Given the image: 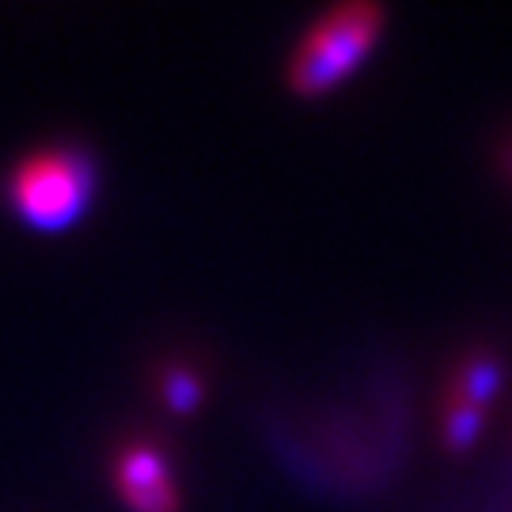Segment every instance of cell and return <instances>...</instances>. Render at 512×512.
<instances>
[{
	"label": "cell",
	"mask_w": 512,
	"mask_h": 512,
	"mask_svg": "<svg viewBox=\"0 0 512 512\" xmlns=\"http://www.w3.org/2000/svg\"><path fill=\"white\" fill-rule=\"evenodd\" d=\"M99 186L95 156L76 141L27 148L4 171V205L31 228H69L88 213Z\"/></svg>",
	"instance_id": "1"
},
{
	"label": "cell",
	"mask_w": 512,
	"mask_h": 512,
	"mask_svg": "<svg viewBox=\"0 0 512 512\" xmlns=\"http://www.w3.org/2000/svg\"><path fill=\"white\" fill-rule=\"evenodd\" d=\"M387 12L376 0H342L311 19L285 61V84L296 95H327L365 61L384 35Z\"/></svg>",
	"instance_id": "2"
},
{
	"label": "cell",
	"mask_w": 512,
	"mask_h": 512,
	"mask_svg": "<svg viewBox=\"0 0 512 512\" xmlns=\"http://www.w3.org/2000/svg\"><path fill=\"white\" fill-rule=\"evenodd\" d=\"M110 486L129 512H179L183 486L167 459V448L152 437H126L110 456Z\"/></svg>",
	"instance_id": "3"
},
{
	"label": "cell",
	"mask_w": 512,
	"mask_h": 512,
	"mask_svg": "<svg viewBox=\"0 0 512 512\" xmlns=\"http://www.w3.org/2000/svg\"><path fill=\"white\" fill-rule=\"evenodd\" d=\"M501 387H505V357L494 346H475L467 349L456 361V368L448 372L440 406H463L475 414H490Z\"/></svg>",
	"instance_id": "4"
},
{
	"label": "cell",
	"mask_w": 512,
	"mask_h": 512,
	"mask_svg": "<svg viewBox=\"0 0 512 512\" xmlns=\"http://www.w3.org/2000/svg\"><path fill=\"white\" fill-rule=\"evenodd\" d=\"M160 399L175 414H194L205 403V380L194 365L183 361H167L160 368Z\"/></svg>",
	"instance_id": "5"
},
{
	"label": "cell",
	"mask_w": 512,
	"mask_h": 512,
	"mask_svg": "<svg viewBox=\"0 0 512 512\" xmlns=\"http://www.w3.org/2000/svg\"><path fill=\"white\" fill-rule=\"evenodd\" d=\"M501 167H505V175L512 179V137L501 145Z\"/></svg>",
	"instance_id": "6"
}]
</instances>
